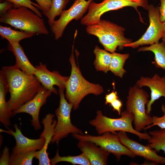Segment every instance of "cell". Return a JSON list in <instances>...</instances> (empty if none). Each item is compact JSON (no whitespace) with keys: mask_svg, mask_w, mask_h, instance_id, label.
<instances>
[{"mask_svg":"<svg viewBox=\"0 0 165 165\" xmlns=\"http://www.w3.org/2000/svg\"><path fill=\"white\" fill-rule=\"evenodd\" d=\"M0 1H7L11 2L14 8L22 7L27 8L42 17V13L39 9H40V6L38 4L32 2L31 0H0Z\"/></svg>","mask_w":165,"mask_h":165,"instance_id":"29","label":"cell"},{"mask_svg":"<svg viewBox=\"0 0 165 165\" xmlns=\"http://www.w3.org/2000/svg\"><path fill=\"white\" fill-rule=\"evenodd\" d=\"M15 131L9 129L5 132L13 136L15 140L16 145L12 149V154L31 151H39L42 149L45 143V139L40 137L37 139H31L24 136L18 125L15 124Z\"/></svg>","mask_w":165,"mask_h":165,"instance_id":"17","label":"cell"},{"mask_svg":"<svg viewBox=\"0 0 165 165\" xmlns=\"http://www.w3.org/2000/svg\"><path fill=\"white\" fill-rule=\"evenodd\" d=\"M7 49L12 52L15 57V65L24 72L34 75L36 69L35 67L29 61L19 43H8Z\"/></svg>","mask_w":165,"mask_h":165,"instance_id":"20","label":"cell"},{"mask_svg":"<svg viewBox=\"0 0 165 165\" xmlns=\"http://www.w3.org/2000/svg\"><path fill=\"white\" fill-rule=\"evenodd\" d=\"M120 118H112L104 115L101 111L98 110L95 118L90 120L89 123L95 127L100 135L107 132L115 133L117 131H122L135 134L140 140H148L150 138L148 134L138 132L134 128L132 124L134 116L132 114L126 110L122 112Z\"/></svg>","mask_w":165,"mask_h":165,"instance_id":"5","label":"cell"},{"mask_svg":"<svg viewBox=\"0 0 165 165\" xmlns=\"http://www.w3.org/2000/svg\"><path fill=\"white\" fill-rule=\"evenodd\" d=\"M52 93L41 86L36 94L32 99L13 111L12 117L18 113H28L31 116L32 119L30 121L35 130L40 129L41 126L39 120L40 111L41 108L46 104L47 98Z\"/></svg>","mask_w":165,"mask_h":165,"instance_id":"12","label":"cell"},{"mask_svg":"<svg viewBox=\"0 0 165 165\" xmlns=\"http://www.w3.org/2000/svg\"><path fill=\"white\" fill-rule=\"evenodd\" d=\"M74 49V43L69 58L71 73L65 84V96L68 102L73 106V109L76 110L86 95L89 94L99 95L103 92L104 90L100 85L91 83L83 76L75 62Z\"/></svg>","mask_w":165,"mask_h":165,"instance_id":"2","label":"cell"},{"mask_svg":"<svg viewBox=\"0 0 165 165\" xmlns=\"http://www.w3.org/2000/svg\"><path fill=\"white\" fill-rule=\"evenodd\" d=\"M40 7V9L42 12L49 11L51 8L52 0H35Z\"/></svg>","mask_w":165,"mask_h":165,"instance_id":"31","label":"cell"},{"mask_svg":"<svg viewBox=\"0 0 165 165\" xmlns=\"http://www.w3.org/2000/svg\"><path fill=\"white\" fill-rule=\"evenodd\" d=\"M129 56V53L121 54L115 52L112 53L109 71L115 75L122 78L126 73L123 66Z\"/></svg>","mask_w":165,"mask_h":165,"instance_id":"24","label":"cell"},{"mask_svg":"<svg viewBox=\"0 0 165 165\" xmlns=\"http://www.w3.org/2000/svg\"><path fill=\"white\" fill-rule=\"evenodd\" d=\"M0 22L21 31L37 34L48 35L44 20L25 7L13 8L0 15Z\"/></svg>","mask_w":165,"mask_h":165,"instance_id":"4","label":"cell"},{"mask_svg":"<svg viewBox=\"0 0 165 165\" xmlns=\"http://www.w3.org/2000/svg\"><path fill=\"white\" fill-rule=\"evenodd\" d=\"M61 162H69L73 165H91L89 160L82 153L77 156H60L58 150H57L55 156L50 160V164L54 165Z\"/></svg>","mask_w":165,"mask_h":165,"instance_id":"26","label":"cell"},{"mask_svg":"<svg viewBox=\"0 0 165 165\" xmlns=\"http://www.w3.org/2000/svg\"><path fill=\"white\" fill-rule=\"evenodd\" d=\"M146 51L152 52L154 54V61L152 63L156 68L165 71V42L162 41L149 46L139 48L138 50V52Z\"/></svg>","mask_w":165,"mask_h":165,"instance_id":"21","label":"cell"},{"mask_svg":"<svg viewBox=\"0 0 165 165\" xmlns=\"http://www.w3.org/2000/svg\"><path fill=\"white\" fill-rule=\"evenodd\" d=\"M163 41L165 42V27L163 34L162 38Z\"/></svg>","mask_w":165,"mask_h":165,"instance_id":"37","label":"cell"},{"mask_svg":"<svg viewBox=\"0 0 165 165\" xmlns=\"http://www.w3.org/2000/svg\"><path fill=\"white\" fill-rule=\"evenodd\" d=\"M118 98L117 92L113 90L110 93L106 95L105 98V104L110 105L112 102Z\"/></svg>","mask_w":165,"mask_h":165,"instance_id":"34","label":"cell"},{"mask_svg":"<svg viewBox=\"0 0 165 165\" xmlns=\"http://www.w3.org/2000/svg\"><path fill=\"white\" fill-rule=\"evenodd\" d=\"M160 5L159 7L160 19L161 21L163 22L165 21V0H160Z\"/></svg>","mask_w":165,"mask_h":165,"instance_id":"36","label":"cell"},{"mask_svg":"<svg viewBox=\"0 0 165 165\" xmlns=\"http://www.w3.org/2000/svg\"><path fill=\"white\" fill-rule=\"evenodd\" d=\"M10 156L8 148L5 147L0 158V165H9Z\"/></svg>","mask_w":165,"mask_h":165,"instance_id":"32","label":"cell"},{"mask_svg":"<svg viewBox=\"0 0 165 165\" xmlns=\"http://www.w3.org/2000/svg\"><path fill=\"white\" fill-rule=\"evenodd\" d=\"M149 97L146 91L136 84L130 88L127 98L126 111L133 115L134 129L138 132L152 123V117L147 113L145 109Z\"/></svg>","mask_w":165,"mask_h":165,"instance_id":"6","label":"cell"},{"mask_svg":"<svg viewBox=\"0 0 165 165\" xmlns=\"http://www.w3.org/2000/svg\"><path fill=\"white\" fill-rule=\"evenodd\" d=\"M149 5L148 0H104L99 3L92 2L90 4L87 14L81 19L80 23L86 26L98 23L105 13L117 10L125 7L134 8L141 16L138 8L142 7L148 10Z\"/></svg>","mask_w":165,"mask_h":165,"instance_id":"7","label":"cell"},{"mask_svg":"<svg viewBox=\"0 0 165 165\" xmlns=\"http://www.w3.org/2000/svg\"><path fill=\"white\" fill-rule=\"evenodd\" d=\"M116 133L121 143L136 156L142 157L156 164H165V157L159 155L154 149L131 139L125 132L119 131Z\"/></svg>","mask_w":165,"mask_h":165,"instance_id":"14","label":"cell"},{"mask_svg":"<svg viewBox=\"0 0 165 165\" xmlns=\"http://www.w3.org/2000/svg\"><path fill=\"white\" fill-rule=\"evenodd\" d=\"M36 151L20 152L15 154H11L9 165H31L35 158Z\"/></svg>","mask_w":165,"mask_h":165,"instance_id":"28","label":"cell"},{"mask_svg":"<svg viewBox=\"0 0 165 165\" xmlns=\"http://www.w3.org/2000/svg\"><path fill=\"white\" fill-rule=\"evenodd\" d=\"M161 109L163 113V115L161 117L154 116L152 117V124L145 127L144 130H147L155 126H157L160 129H165V105H162Z\"/></svg>","mask_w":165,"mask_h":165,"instance_id":"30","label":"cell"},{"mask_svg":"<svg viewBox=\"0 0 165 165\" xmlns=\"http://www.w3.org/2000/svg\"><path fill=\"white\" fill-rule=\"evenodd\" d=\"M70 1V0H52L51 5L49 11L42 12L47 18L50 26L54 21L55 18L61 14Z\"/></svg>","mask_w":165,"mask_h":165,"instance_id":"27","label":"cell"},{"mask_svg":"<svg viewBox=\"0 0 165 165\" xmlns=\"http://www.w3.org/2000/svg\"><path fill=\"white\" fill-rule=\"evenodd\" d=\"M116 133L107 132L97 136L75 134H73L72 136L79 141H87L95 144L114 155L118 161L123 155L135 157L136 155L121 143Z\"/></svg>","mask_w":165,"mask_h":165,"instance_id":"9","label":"cell"},{"mask_svg":"<svg viewBox=\"0 0 165 165\" xmlns=\"http://www.w3.org/2000/svg\"></svg>","mask_w":165,"mask_h":165,"instance_id":"39","label":"cell"},{"mask_svg":"<svg viewBox=\"0 0 165 165\" xmlns=\"http://www.w3.org/2000/svg\"><path fill=\"white\" fill-rule=\"evenodd\" d=\"M94 52L95 56L94 64L96 70L107 73L109 71L112 53L101 49L97 46L95 47Z\"/></svg>","mask_w":165,"mask_h":165,"instance_id":"22","label":"cell"},{"mask_svg":"<svg viewBox=\"0 0 165 165\" xmlns=\"http://www.w3.org/2000/svg\"><path fill=\"white\" fill-rule=\"evenodd\" d=\"M125 29L109 20H101L97 23L87 26L86 31L89 34L94 35L105 50L111 53L115 52L117 47L122 50L132 40L125 36Z\"/></svg>","mask_w":165,"mask_h":165,"instance_id":"3","label":"cell"},{"mask_svg":"<svg viewBox=\"0 0 165 165\" xmlns=\"http://www.w3.org/2000/svg\"><path fill=\"white\" fill-rule=\"evenodd\" d=\"M64 89H59L60 96L59 106L55 110L57 120L55 128L54 135L52 140V143L58 144L63 138L70 134H84L83 131L72 123L71 113L73 106L66 100Z\"/></svg>","mask_w":165,"mask_h":165,"instance_id":"8","label":"cell"},{"mask_svg":"<svg viewBox=\"0 0 165 165\" xmlns=\"http://www.w3.org/2000/svg\"><path fill=\"white\" fill-rule=\"evenodd\" d=\"M77 146L87 157L92 165H105L107 164L108 152L87 141H79Z\"/></svg>","mask_w":165,"mask_h":165,"instance_id":"18","label":"cell"},{"mask_svg":"<svg viewBox=\"0 0 165 165\" xmlns=\"http://www.w3.org/2000/svg\"><path fill=\"white\" fill-rule=\"evenodd\" d=\"M0 35L9 43H19L21 40L29 38L36 35L35 34L22 31H17L10 27L0 26Z\"/></svg>","mask_w":165,"mask_h":165,"instance_id":"23","label":"cell"},{"mask_svg":"<svg viewBox=\"0 0 165 165\" xmlns=\"http://www.w3.org/2000/svg\"><path fill=\"white\" fill-rule=\"evenodd\" d=\"M150 136L147 145L157 152L163 151L165 153V129H160L149 132Z\"/></svg>","mask_w":165,"mask_h":165,"instance_id":"25","label":"cell"},{"mask_svg":"<svg viewBox=\"0 0 165 165\" xmlns=\"http://www.w3.org/2000/svg\"><path fill=\"white\" fill-rule=\"evenodd\" d=\"M110 105L112 107L114 111H116L119 115H121L123 104L120 100L117 99L112 102Z\"/></svg>","mask_w":165,"mask_h":165,"instance_id":"35","label":"cell"},{"mask_svg":"<svg viewBox=\"0 0 165 165\" xmlns=\"http://www.w3.org/2000/svg\"><path fill=\"white\" fill-rule=\"evenodd\" d=\"M93 0H75L69 9L63 10L59 18L55 20L50 26L55 39L58 40L62 37L66 27L72 20L82 18Z\"/></svg>","mask_w":165,"mask_h":165,"instance_id":"11","label":"cell"},{"mask_svg":"<svg viewBox=\"0 0 165 165\" xmlns=\"http://www.w3.org/2000/svg\"><path fill=\"white\" fill-rule=\"evenodd\" d=\"M136 85L140 88L147 86L150 90L151 98L146 105V109L147 113L150 114L155 101L161 97L165 98V76L160 77L156 73L152 77L142 76Z\"/></svg>","mask_w":165,"mask_h":165,"instance_id":"16","label":"cell"},{"mask_svg":"<svg viewBox=\"0 0 165 165\" xmlns=\"http://www.w3.org/2000/svg\"><path fill=\"white\" fill-rule=\"evenodd\" d=\"M35 68L36 69L34 75L42 86L56 94H57L58 92L54 88V86H58L59 89L65 90V84L69 77L63 76L57 71H50L46 65L41 62Z\"/></svg>","mask_w":165,"mask_h":165,"instance_id":"13","label":"cell"},{"mask_svg":"<svg viewBox=\"0 0 165 165\" xmlns=\"http://www.w3.org/2000/svg\"><path fill=\"white\" fill-rule=\"evenodd\" d=\"M148 11L150 23L147 30L138 40L125 45L124 47L135 49L141 46L151 45L159 42L162 38L165 26L160 19L159 7L149 5Z\"/></svg>","mask_w":165,"mask_h":165,"instance_id":"10","label":"cell"},{"mask_svg":"<svg viewBox=\"0 0 165 165\" xmlns=\"http://www.w3.org/2000/svg\"><path fill=\"white\" fill-rule=\"evenodd\" d=\"M54 115L49 113L47 114L43 119L42 123L44 129L40 137L45 139V143L41 149L36 151L35 157L38 161L39 165H50V160L49 157V153L47 152L49 144L51 142L54 134L55 128L57 120L53 119Z\"/></svg>","mask_w":165,"mask_h":165,"instance_id":"15","label":"cell"},{"mask_svg":"<svg viewBox=\"0 0 165 165\" xmlns=\"http://www.w3.org/2000/svg\"><path fill=\"white\" fill-rule=\"evenodd\" d=\"M163 23L164 25L165 26V21L163 22Z\"/></svg>","mask_w":165,"mask_h":165,"instance_id":"38","label":"cell"},{"mask_svg":"<svg viewBox=\"0 0 165 165\" xmlns=\"http://www.w3.org/2000/svg\"><path fill=\"white\" fill-rule=\"evenodd\" d=\"M13 8L12 3L7 1H4L0 3V15L4 14Z\"/></svg>","mask_w":165,"mask_h":165,"instance_id":"33","label":"cell"},{"mask_svg":"<svg viewBox=\"0 0 165 165\" xmlns=\"http://www.w3.org/2000/svg\"><path fill=\"white\" fill-rule=\"evenodd\" d=\"M2 70L10 95L7 103L13 111L32 99L42 86L34 75L24 72L15 64L4 66Z\"/></svg>","mask_w":165,"mask_h":165,"instance_id":"1","label":"cell"},{"mask_svg":"<svg viewBox=\"0 0 165 165\" xmlns=\"http://www.w3.org/2000/svg\"><path fill=\"white\" fill-rule=\"evenodd\" d=\"M8 89L4 74L0 71V122L8 129L11 125L10 118L12 117L13 110L6 101V97Z\"/></svg>","mask_w":165,"mask_h":165,"instance_id":"19","label":"cell"}]
</instances>
